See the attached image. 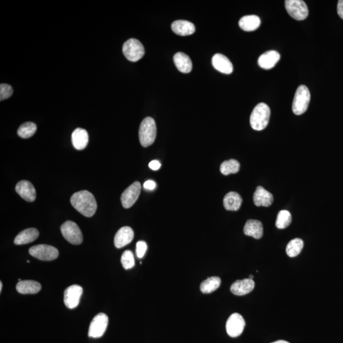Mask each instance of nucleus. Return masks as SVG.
Instances as JSON below:
<instances>
[{
	"mask_svg": "<svg viewBox=\"0 0 343 343\" xmlns=\"http://www.w3.org/2000/svg\"><path fill=\"white\" fill-rule=\"evenodd\" d=\"M149 167L153 170H158L161 167V163L158 160H153L149 163Z\"/></svg>",
	"mask_w": 343,
	"mask_h": 343,
	"instance_id": "c9c22d12",
	"label": "nucleus"
},
{
	"mask_svg": "<svg viewBox=\"0 0 343 343\" xmlns=\"http://www.w3.org/2000/svg\"><path fill=\"white\" fill-rule=\"evenodd\" d=\"M280 60V55L278 52L270 51L263 54L258 59V65L264 69H271L275 67Z\"/></svg>",
	"mask_w": 343,
	"mask_h": 343,
	"instance_id": "dca6fc26",
	"label": "nucleus"
},
{
	"mask_svg": "<svg viewBox=\"0 0 343 343\" xmlns=\"http://www.w3.org/2000/svg\"><path fill=\"white\" fill-rule=\"evenodd\" d=\"M245 326V322L242 316L239 313H233L226 322L227 333L231 338H237L242 335Z\"/></svg>",
	"mask_w": 343,
	"mask_h": 343,
	"instance_id": "9d476101",
	"label": "nucleus"
},
{
	"mask_svg": "<svg viewBox=\"0 0 343 343\" xmlns=\"http://www.w3.org/2000/svg\"><path fill=\"white\" fill-rule=\"evenodd\" d=\"M123 53L131 62H137L144 56V48L141 43L135 38H131L123 45Z\"/></svg>",
	"mask_w": 343,
	"mask_h": 343,
	"instance_id": "39448f33",
	"label": "nucleus"
},
{
	"mask_svg": "<svg viewBox=\"0 0 343 343\" xmlns=\"http://www.w3.org/2000/svg\"><path fill=\"white\" fill-rule=\"evenodd\" d=\"M212 63L213 68L222 73L229 74L233 71L232 63L227 57L221 54H216L213 56Z\"/></svg>",
	"mask_w": 343,
	"mask_h": 343,
	"instance_id": "f3484780",
	"label": "nucleus"
},
{
	"mask_svg": "<svg viewBox=\"0 0 343 343\" xmlns=\"http://www.w3.org/2000/svg\"><path fill=\"white\" fill-rule=\"evenodd\" d=\"M244 232L245 235L253 237L255 239H260L263 235L262 222L258 220H248L245 224Z\"/></svg>",
	"mask_w": 343,
	"mask_h": 343,
	"instance_id": "6ab92c4d",
	"label": "nucleus"
},
{
	"mask_svg": "<svg viewBox=\"0 0 343 343\" xmlns=\"http://www.w3.org/2000/svg\"><path fill=\"white\" fill-rule=\"evenodd\" d=\"M310 90L305 85H300L295 94L292 103V111L295 115H301L307 111L310 103Z\"/></svg>",
	"mask_w": 343,
	"mask_h": 343,
	"instance_id": "20e7f679",
	"label": "nucleus"
},
{
	"mask_svg": "<svg viewBox=\"0 0 343 343\" xmlns=\"http://www.w3.org/2000/svg\"><path fill=\"white\" fill-rule=\"evenodd\" d=\"M141 186L139 182L136 181L123 193L121 201L123 206L126 208H131L137 201L140 194Z\"/></svg>",
	"mask_w": 343,
	"mask_h": 343,
	"instance_id": "9b49d317",
	"label": "nucleus"
},
{
	"mask_svg": "<svg viewBox=\"0 0 343 343\" xmlns=\"http://www.w3.org/2000/svg\"><path fill=\"white\" fill-rule=\"evenodd\" d=\"M72 145L77 150H82L87 147L88 143V135L85 129H75L71 136Z\"/></svg>",
	"mask_w": 343,
	"mask_h": 343,
	"instance_id": "412c9836",
	"label": "nucleus"
},
{
	"mask_svg": "<svg viewBox=\"0 0 343 343\" xmlns=\"http://www.w3.org/2000/svg\"><path fill=\"white\" fill-rule=\"evenodd\" d=\"M135 237L133 229L129 226H124L120 228L116 233L114 238L115 247L118 249L122 248L126 245L130 244Z\"/></svg>",
	"mask_w": 343,
	"mask_h": 343,
	"instance_id": "2eb2a0df",
	"label": "nucleus"
},
{
	"mask_svg": "<svg viewBox=\"0 0 343 343\" xmlns=\"http://www.w3.org/2000/svg\"><path fill=\"white\" fill-rule=\"evenodd\" d=\"M242 204V197L238 193L231 192L225 195L223 204L224 208L227 210L237 211L239 210Z\"/></svg>",
	"mask_w": 343,
	"mask_h": 343,
	"instance_id": "393cba45",
	"label": "nucleus"
},
{
	"mask_svg": "<svg viewBox=\"0 0 343 343\" xmlns=\"http://www.w3.org/2000/svg\"><path fill=\"white\" fill-rule=\"evenodd\" d=\"M254 203L257 206H270L274 202V196L262 186H258L253 196Z\"/></svg>",
	"mask_w": 343,
	"mask_h": 343,
	"instance_id": "a211bd4d",
	"label": "nucleus"
},
{
	"mask_svg": "<svg viewBox=\"0 0 343 343\" xmlns=\"http://www.w3.org/2000/svg\"><path fill=\"white\" fill-rule=\"evenodd\" d=\"M121 263L125 269H133L135 266V256H134L133 252L131 251H125L122 256Z\"/></svg>",
	"mask_w": 343,
	"mask_h": 343,
	"instance_id": "2f4dec72",
	"label": "nucleus"
},
{
	"mask_svg": "<svg viewBox=\"0 0 343 343\" xmlns=\"http://www.w3.org/2000/svg\"><path fill=\"white\" fill-rule=\"evenodd\" d=\"M171 28L174 33L180 36L191 35L195 31V25L185 20H176L172 24Z\"/></svg>",
	"mask_w": 343,
	"mask_h": 343,
	"instance_id": "aec40b11",
	"label": "nucleus"
},
{
	"mask_svg": "<svg viewBox=\"0 0 343 343\" xmlns=\"http://www.w3.org/2000/svg\"><path fill=\"white\" fill-rule=\"evenodd\" d=\"M61 233L66 240L73 245H79L83 242L81 229L74 222L68 221L61 227Z\"/></svg>",
	"mask_w": 343,
	"mask_h": 343,
	"instance_id": "423d86ee",
	"label": "nucleus"
},
{
	"mask_svg": "<svg viewBox=\"0 0 343 343\" xmlns=\"http://www.w3.org/2000/svg\"><path fill=\"white\" fill-rule=\"evenodd\" d=\"M39 237V231L37 229L31 228L21 231L18 234L14 240L15 245H24L34 242Z\"/></svg>",
	"mask_w": 343,
	"mask_h": 343,
	"instance_id": "5701e85b",
	"label": "nucleus"
},
{
	"mask_svg": "<svg viewBox=\"0 0 343 343\" xmlns=\"http://www.w3.org/2000/svg\"><path fill=\"white\" fill-rule=\"evenodd\" d=\"M41 288L40 283L34 280H22L16 285L17 291L22 294H36L40 291Z\"/></svg>",
	"mask_w": 343,
	"mask_h": 343,
	"instance_id": "b1692460",
	"label": "nucleus"
},
{
	"mask_svg": "<svg viewBox=\"0 0 343 343\" xmlns=\"http://www.w3.org/2000/svg\"><path fill=\"white\" fill-rule=\"evenodd\" d=\"M272 343H290L286 342V341H284V340H278V341H276V342H273Z\"/></svg>",
	"mask_w": 343,
	"mask_h": 343,
	"instance_id": "4c0bfd02",
	"label": "nucleus"
},
{
	"mask_svg": "<svg viewBox=\"0 0 343 343\" xmlns=\"http://www.w3.org/2000/svg\"><path fill=\"white\" fill-rule=\"evenodd\" d=\"M303 247V241L300 238H295L288 242L286 247V253L290 258H294L301 253Z\"/></svg>",
	"mask_w": 343,
	"mask_h": 343,
	"instance_id": "cd10ccee",
	"label": "nucleus"
},
{
	"mask_svg": "<svg viewBox=\"0 0 343 343\" xmlns=\"http://www.w3.org/2000/svg\"><path fill=\"white\" fill-rule=\"evenodd\" d=\"M221 280L219 277H209L204 280L201 285V290L204 294H210L216 290L221 285Z\"/></svg>",
	"mask_w": 343,
	"mask_h": 343,
	"instance_id": "bb28decb",
	"label": "nucleus"
},
{
	"mask_svg": "<svg viewBox=\"0 0 343 343\" xmlns=\"http://www.w3.org/2000/svg\"><path fill=\"white\" fill-rule=\"evenodd\" d=\"M30 255L42 261H53L58 258L59 251L51 245L41 244L31 247Z\"/></svg>",
	"mask_w": 343,
	"mask_h": 343,
	"instance_id": "6e6552de",
	"label": "nucleus"
},
{
	"mask_svg": "<svg viewBox=\"0 0 343 343\" xmlns=\"http://www.w3.org/2000/svg\"><path fill=\"white\" fill-rule=\"evenodd\" d=\"M286 10L288 15L297 20H303L308 16L309 10L305 2L302 0H286Z\"/></svg>",
	"mask_w": 343,
	"mask_h": 343,
	"instance_id": "0eeeda50",
	"label": "nucleus"
},
{
	"mask_svg": "<svg viewBox=\"0 0 343 343\" xmlns=\"http://www.w3.org/2000/svg\"><path fill=\"white\" fill-rule=\"evenodd\" d=\"M337 10L338 15L343 19V0L338 1Z\"/></svg>",
	"mask_w": 343,
	"mask_h": 343,
	"instance_id": "e433bc0d",
	"label": "nucleus"
},
{
	"mask_svg": "<svg viewBox=\"0 0 343 343\" xmlns=\"http://www.w3.org/2000/svg\"><path fill=\"white\" fill-rule=\"evenodd\" d=\"M249 278L253 279V278H254V276H253V275H252V274H251V275L249 276Z\"/></svg>",
	"mask_w": 343,
	"mask_h": 343,
	"instance_id": "ea45409f",
	"label": "nucleus"
},
{
	"mask_svg": "<svg viewBox=\"0 0 343 343\" xmlns=\"http://www.w3.org/2000/svg\"><path fill=\"white\" fill-rule=\"evenodd\" d=\"M271 111L265 103H260L254 108L250 117V124L254 130H264L269 124Z\"/></svg>",
	"mask_w": 343,
	"mask_h": 343,
	"instance_id": "f03ea898",
	"label": "nucleus"
},
{
	"mask_svg": "<svg viewBox=\"0 0 343 343\" xmlns=\"http://www.w3.org/2000/svg\"><path fill=\"white\" fill-rule=\"evenodd\" d=\"M83 288L78 285H72L65 290L64 301L68 308L74 309L78 306Z\"/></svg>",
	"mask_w": 343,
	"mask_h": 343,
	"instance_id": "f8f14e48",
	"label": "nucleus"
},
{
	"mask_svg": "<svg viewBox=\"0 0 343 343\" xmlns=\"http://www.w3.org/2000/svg\"><path fill=\"white\" fill-rule=\"evenodd\" d=\"M37 126L33 122H26L21 125L17 131L19 137L23 138H30L35 135Z\"/></svg>",
	"mask_w": 343,
	"mask_h": 343,
	"instance_id": "c756f323",
	"label": "nucleus"
},
{
	"mask_svg": "<svg viewBox=\"0 0 343 343\" xmlns=\"http://www.w3.org/2000/svg\"><path fill=\"white\" fill-rule=\"evenodd\" d=\"M260 18L255 15L244 16L239 20V26L245 31H255L260 28Z\"/></svg>",
	"mask_w": 343,
	"mask_h": 343,
	"instance_id": "a878e982",
	"label": "nucleus"
},
{
	"mask_svg": "<svg viewBox=\"0 0 343 343\" xmlns=\"http://www.w3.org/2000/svg\"><path fill=\"white\" fill-rule=\"evenodd\" d=\"M156 183L155 182L152 180H148L145 182L144 184V188L145 190H154L156 188Z\"/></svg>",
	"mask_w": 343,
	"mask_h": 343,
	"instance_id": "f704fd0d",
	"label": "nucleus"
},
{
	"mask_svg": "<svg viewBox=\"0 0 343 343\" xmlns=\"http://www.w3.org/2000/svg\"><path fill=\"white\" fill-rule=\"evenodd\" d=\"M291 222V213L287 210H283L278 212L275 225L278 229H285L289 226Z\"/></svg>",
	"mask_w": 343,
	"mask_h": 343,
	"instance_id": "7c9ffc66",
	"label": "nucleus"
},
{
	"mask_svg": "<svg viewBox=\"0 0 343 343\" xmlns=\"http://www.w3.org/2000/svg\"><path fill=\"white\" fill-rule=\"evenodd\" d=\"M2 286H3V283H2V282L1 281V282H0V292H1Z\"/></svg>",
	"mask_w": 343,
	"mask_h": 343,
	"instance_id": "58836bf2",
	"label": "nucleus"
},
{
	"mask_svg": "<svg viewBox=\"0 0 343 343\" xmlns=\"http://www.w3.org/2000/svg\"><path fill=\"white\" fill-rule=\"evenodd\" d=\"M13 90L12 86L8 84L1 83L0 85V101L8 99L12 96Z\"/></svg>",
	"mask_w": 343,
	"mask_h": 343,
	"instance_id": "473e14b6",
	"label": "nucleus"
},
{
	"mask_svg": "<svg viewBox=\"0 0 343 343\" xmlns=\"http://www.w3.org/2000/svg\"><path fill=\"white\" fill-rule=\"evenodd\" d=\"M140 144L148 147L153 144L156 137V126L153 118L146 117L142 120L138 131Z\"/></svg>",
	"mask_w": 343,
	"mask_h": 343,
	"instance_id": "7ed1b4c3",
	"label": "nucleus"
},
{
	"mask_svg": "<svg viewBox=\"0 0 343 343\" xmlns=\"http://www.w3.org/2000/svg\"><path fill=\"white\" fill-rule=\"evenodd\" d=\"M240 163L237 160H231L224 161L222 163L221 167H220V170L222 174L224 176H228L231 174H236L239 171Z\"/></svg>",
	"mask_w": 343,
	"mask_h": 343,
	"instance_id": "c85d7f7f",
	"label": "nucleus"
},
{
	"mask_svg": "<svg viewBox=\"0 0 343 343\" xmlns=\"http://www.w3.org/2000/svg\"><path fill=\"white\" fill-rule=\"evenodd\" d=\"M175 65L179 71L189 73L192 71L193 65L190 57L183 52H178L174 56Z\"/></svg>",
	"mask_w": 343,
	"mask_h": 343,
	"instance_id": "4be33fe9",
	"label": "nucleus"
},
{
	"mask_svg": "<svg viewBox=\"0 0 343 343\" xmlns=\"http://www.w3.org/2000/svg\"><path fill=\"white\" fill-rule=\"evenodd\" d=\"M255 287L253 279L245 278L234 282L230 287L231 292L236 296H244L253 291Z\"/></svg>",
	"mask_w": 343,
	"mask_h": 343,
	"instance_id": "ddd939ff",
	"label": "nucleus"
},
{
	"mask_svg": "<svg viewBox=\"0 0 343 343\" xmlns=\"http://www.w3.org/2000/svg\"><path fill=\"white\" fill-rule=\"evenodd\" d=\"M71 204L76 210L85 217H92L97 210V205L95 197L88 191L75 193L71 198Z\"/></svg>",
	"mask_w": 343,
	"mask_h": 343,
	"instance_id": "f257e3e1",
	"label": "nucleus"
},
{
	"mask_svg": "<svg viewBox=\"0 0 343 343\" xmlns=\"http://www.w3.org/2000/svg\"><path fill=\"white\" fill-rule=\"evenodd\" d=\"M15 191L25 201L33 202L36 198V190L30 182L20 181L15 186Z\"/></svg>",
	"mask_w": 343,
	"mask_h": 343,
	"instance_id": "4468645a",
	"label": "nucleus"
},
{
	"mask_svg": "<svg viewBox=\"0 0 343 343\" xmlns=\"http://www.w3.org/2000/svg\"><path fill=\"white\" fill-rule=\"evenodd\" d=\"M147 244L144 241H138L136 244V254L138 258H142L147 251Z\"/></svg>",
	"mask_w": 343,
	"mask_h": 343,
	"instance_id": "72a5a7b5",
	"label": "nucleus"
},
{
	"mask_svg": "<svg viewBox=\"0 0 343 343\" xmlns=\"http://www.w3.org/2000/svg\"><path fill=\"white\" fill-rule=\"evenodd\" d=\"M108 317L104 313L97 314L91 322L88 329V337L99 338L105 333L108 325Z\"/></svg>",
	"mask_w": 343,
	"mask_h": 343,
	"instance_id": "1a4fd4ad",
	"label": "nucleus"
}]
</instances>
